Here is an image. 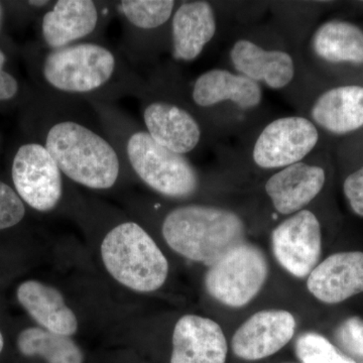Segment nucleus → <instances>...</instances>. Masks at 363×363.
Wrapping results in <instances>:
<instances>
[{"label":"nucleus","instance_id":"22","mask_svg":"<svg viewBox=\"0 0 363 363\" xmlns=\"http://www.w3.org/2000/svg\"><path fill=\"white\" fill-rule=\"evenodd\" d=\"M16 297L40 328L70 337L77 332V317L57 289L30 279L18 286Z\"/></svg>","mask_w":363,"mask_h":363},{"label":"nucleus","instance_id":"13","mask_svg":"<svg viewBox=\"0 0 363 363\" xmlns=\"http://www.w3.org/2000/svg\"><path fill=\"white\" fill-rule=\"evenodd\" d=\"M176 0H121L113 2L123 26V51L130 63H152L169 52V26Z\"/></svg>","mask_w":363,"mask_h":363},{"label":"nucleus","instance_id":"4","mask_svg":"<svg viewBox=\"0 0 363 363\" xmlns=\"http://www.w3.org/2000/svg\"><path fill=\"white\" fill-rule=\"evenodd\" d=\"M184 95L214 138L242 135L264 121V91L226 67L204 71L189 82Z\"/></svg>","mask_w":363,"mask_h":363},{"label":"nucleus","instance_id":"23","mask_svg":"<svg viewBox=\"0 0 363 363\" xmlns=\"http://www.w3.org/2000/svg\"><path fill=\"white\" fill-rule=\"evenodd\" d=\"M18 347L25 357H40L48 363H83L82 350L70 336L60 335L40 327L21 331Z\"/></svg>","mask_w":363,"mask_h":363},{"label":"nucleus","instance_id":"24","mask_svg":"<svg viewBox=\"0 0 363 363\" xmlns=\"http://www.w3.org/2000/svg\"><path fill=\"white\" fill-rule=\"evenodd\" d=\"M295 350L302 363H357L328 338L316 332L301 334L296 341Z\"/></svg>","mask_w":363,"mask_h":363},{"label":"nucleus","instance_id":"21","mask_svg":"<svg viewBox=\"0 0 363 363\" xmlns=\"http://www.w3.org/2000/svg\"><path fill=\"white\" fill-rule=\"evenodd\" d=\"M228 345L220 325L198 315H185L173 332L171 363H225Z\"/></svg>","mask_w":363,"mask_h":363},{"label":"nucleus","instance_id":"5","mask_svg":"<svg viewBox=\"0 0 363 363\" xmlns=\"http://www.w3.org/2000/svg\"><path fill=\"white\" fill-rule=\"evenodd\" d=\"M225 58L226 68L286 99L306 79L298 48L272 21L240 26L227 45Z\"/></svg>","mask_w":363,"mask_h":363},{"label":"nucleus","instance_id":"28","mask_svg":"<svg viewBox=\"0 0 363 363\" xmlns=\"http://www.w3.org/2000/svg\"><path fill=\"white\" fill-rule=\"evenodd\" d=\"M6 56L0 49V102L16 99L20 92V83L13 74L6 69Z\"/></svg>","mask_w":363,"mask_h":363},{"label":"nucleus","instance_id":"3","mask_svg":"<svg viewBox=\"0 0 363 363\" xmlns=\"http://www.w3.org/2000/svg\"><path fill=\"white\" fill-rule=\"evenodd\" d=\"M89 105L126 168L147 188L171 200L194 198L202 187V175L191 162L159 145L133 117L113 104Z\"/></svg>","mask_w":363,"mask_h":363},{"label":"nucleus","instance_id":"7","mask_svg":"<svg viewBox=\"0 0 363 363\" xmlns=\"http://www.w3.org/2000/svg\"><path fill=\"white\" fill-rule=\"evenodd\" d=\"M136 98L143 128L167 150L189 157L215 138L186 99L177 74L152 76Z\"/></svg>","mask_w":363,"mask_h":363},{"label":"nucleus","instance_id":"10","mask_svg":"<svg viewBox=\"0 0 363 363\" xmlns=\"http://www.w3.org/2000/svg\"><path fill=\"white\" fill-rule=\"evenodd\" d=\"M307 80L354 82L363 72V28L352 21L330 18L313 26L298 48Z\"/></svg>","mask_w":363,"mask_h":363},{"label":"nucleus","instance_id":"16","mask_svg":"<svg viewBox=\"0 0 363 363\" xmlns=\"http://www.w3.org/2000/svg\"><path fill=\"white\" fill-rule=\"evenodd\" d=\"M114 13L113 2L57 0L44 11L40 37L45 49L99 40Z\"/></svg>","mask_w":363,"mask_h":363},{"label":"nucleus","instance_id":"30","mask_svg":"<svg viewBox=\"0 0 363 363\" xmlns=\"http://www.w3.org/2000/svg\"><path fill=\"white\" fill-rule=\"evenodd\" d=\"M4 336H2L1 332H0V353H1L2 350H4Z\"/></svg>","mask_w":363,"mask_h":363},{"label":"nucleus","instance_id":"19","mask_svg":"<svg viewBox=\"0 0 363 363\" xmlns=\"http://www.w3.org/2000/svg\"><path fill=\"white\" fill-rule=\"evenodd\" d=\"M296 326L295 317L286 310L255 313L233 334L231 348L241 359H264L276 354L292 340Z\"/></svg>","mask_w":363,"mask_h":363},{"label":"nucleus","instance_id":"15","mask_svg":"<svg viewBox=\"0 0 363 363\" xmlns=\"http://www.w3.org/2000/svg\"><path fill=\"white\" fill-rule=\"evenodd\" d=\"M330 159L326 145L304 161L267 175L262 190L274 211L286 218L309 207L328 183Z\"/></svg>","mask_w":363,"mask_h":363},{"label":"nucleus","instance_id":"26","mask_svg":"<svg viewBox=\"0 0 363 363\" xmlns=\"http://www.w3.org/2000/svg\"><path fill=\"white\" fill-rule=\"evenodd\" d=\"M26 216V204L9 184L0 181V230L18 225Z\"/></svg>","mask_w":363,"mask_h":363},{"label":"nucleus","instance_id":"25","mask_svg":"<svg viewBox=\"0 0 363 363\" xmlns=\"http://www.w3.org/2000/svg\"><path fill=\"white\" fill-rule=\"evenodd\" d=\"M334 339L344 353L363 358V319L353 316L344 320L336 328Z\"/></svg>","mask_w":363,"mask_h":363},{"label":"nucleus","instance_id":"9","mask_svg":"<svg viewBox=\"0 0 363 363\" xmlns=\"http://www.w3.org/2000/svg\"><path fill=\"white\" fill-rule=\"evenodd\" d=\"M101 257L112 278L135 292H155L168 279V259L150 234L135 221L119 222L105 234Z\"/></svg>","mask_w":363,"mask_h":363},{"label":"nucleus","instance_id":"18","mask_svg":"<svg viewBox=\"0 0 363 363\" xmlns=\"http://www.w3.org/2000/svg\"><path fill=\"white\" fill-rule=\"evenodd\" d=\"M225 4L207 0L179 1L169 26V54L177 63H193L218 37Z\"/></svg>","mask_w":363,"mask_h":363},{"label":"nucleus","instance_id":"27","mask_svg":"<svg viewBox=\"0 0 363 363\" xmlns=\"http://www.w3.org/2000/svg\"><path fill=\"white\" fill-rule=\"evenodd\" d=\"M353 166L344 176L342 192L352 213L363 218V160Z\"/></svg>","mask_w":363,"mask_h":363},{"label":"nucleus","instance_id":"8","mask_svg":"<svg viewBox=\"0 0 363 363\" xmlns=\"http://www.w3.org/2000/svg\"><path fill=\"white\" fill-rule=\"evenodd\" d=\"M240 138L238 150L222 159L238 160L266 175L304 161L326 145L314 123L298 113L264 119Z\"/></svg>","mask_w":363,"mask_h":363},{"label":"nucleus","instance_id":"2","mask_svg":"<svg viewBox=\"0 0 363 363\" xmlns=\"http://www.w3.org/2000/svg\"><path fill=\"white\" fill-rule=\"evenodd\" d=\"M38 72L49 97L86 104L138 97L147 82L121 52L100 40L45 48Z\"/></svg>","mask_w":363,"mask_h":363},{"label":"nucleus","instance_id":"1","mask_svg":"<svg viewBox=\"0 0 363 363\" xmlns=\"http://www.w3.org/2000/svg\"><path fill=\"white\" fill-rule=\"evenodd\" d=\"M82 104L45 100L40 143L68 180L90 190H111L130 172L98 118L94 123L80 111Z\"/></svg>","mask_w":363,"mask_h":363},{"label":"nucleus","instance_id":"20","mask_svg":"<svg viewBox=\"0 0 363 363\" xmlns=\"http://www.w3.org/2000/svg\"><path fill=\"white\" fill-rule=\"evenodd\" d=\"M310 294L327 305H338L363 293V252L332 253L307 278Z\"/></svg>","mask_w":363,"mask_h":363},{"label":"nucleus","instance_id":"29","mask_svg":"<svg viewBox=\"0 0 363 363\" xmlns=\"http://www.w3.org/2000/svg\"><path fill=\"white\" fill-rule=\"evenodd\" d=\"M4 9L1 2H0V32H1L2 25H4Z\"/></svg>","mask_w":363,"mask_h":363},{"label":"nucleus","instance_id":"14","mask_svg":"<svg viewBox=\"0 0 363 363\" xmlns=\"http://www.w3.org/2000/svg\"><path fill=\"white\" fill-rule=\"evenodd\" d=\"M11 179L21 199L35 211L48 213L63 202L68 179L40 142L26 143L16 150Z\"/></svg>","mask_w":363,"mask_h":363},{"label":"nucleus","instance_id":"11","mask_svg":"<svg viewBox=\"0 0 363 363\" xmlns=\"http://www.w3.org/2000/svg\"><path fill=\"white\" fill-rule=\"evenodd\" d=\"M324 138H350L363 130V83L305 81L289 99Z\"/></svg>","mask_w":363,"mask_h":363},{"label":"nucleus","instance_id":"12","mask_svg":"<svg viewBox=\"0 0 363 363\" xmlns=\"http://www.w3.org/2000/svg\"><path fill=\"white\" fill-rule=\"evenodd\" d=\"M269 271V262L264 252L245 240L208 267L205 289L222 305L242 308L259 295Z\"/></svg>","mask_w":363,"mask_h":363},{"label":"nucleus","instance_id":"6","mask_svg":"<svg viewBox=\"0 0 363 363\" xmlns=\"http://www.w3.org/2000/svg\"><path fill=\"white\" fill-rule=\"evenodd\" d=\"M162 238L174 252L210 267L245 241L247 224L230 208L188 203L171 208L162 219Z\"/></svg>","mask_w":363,"mask_h":363},{"label":"nucleus","instance_id":"17","mask_svg":"<svg viewBox=\"0 0 363 363\" xmlns=\"http://www.w3.org/2000/svg\"><path fill=\"white\" fill-rule=\"evenodd\" d=\"M272 252L279 266L295 278H308L320 262L322 223L309 207L286 217L272 231Z\"/></svg>","mask_w":363,"mask_h":363}]
</instances>
